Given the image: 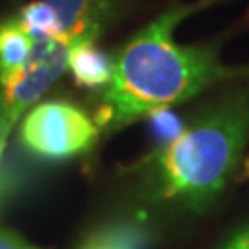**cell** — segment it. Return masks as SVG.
Listing matches in <instances>:
<instances>
[{"instance_id":"cell-11","label":"cell","mask_w":249,"mask_h":249,"mask_svg":"<svg viewBox=\"0 0 249 249\" xmlns=\"http://www.w3.org/2000/svg\"><path fill=\"white\" fill-rule=\"evenodd\" d=\"M222 249H249V229L238 231Z\"/></svg>"},{"instance_id":"cell-3","label":"cell","mask_w":249,"mask_h":249,"mask_svg":"<svg viewBox=\"0 0 249 249\" xmlns=\"http://www.w3.org/2000/svg\"><path fill=\"white\" fill-rule=\"evenodd\" d=\"M98 125L71 102H45L24 116L20 142L45 159H69L90 150L98 139Z\"/></svg>"},{"instance_id":"cell-8","label":"cell","mask_w":249,"mask_h":249,"mask_svg":"<svg viewBox=\"0 0 249 249\" xmlns=\"http://www.w3.org/2000/svg\"><path fill=\"white\" fill-rule=\"evenodd\" d=\"M18 22L34 41H46L59 37V26L52 6L46 0H36L20 9Z\"/></svg>"},{"instance_id":"cell-13","label":"cell","mask_w":249,"mask_h":249,"mask_svg":"<svg viewBox=\"0 0 249 249\" xmlns=\"http://www.w3.org/2000/svg\"><path fill=\"white\" fill-rule=\"evenodd\" d=\"M246 178H249V159L246 160Z\"/></svg>"},{"instance_id":"cell-7","label":"cell","mask_w":249,"mask_h":249,"mask_svg":"<svg viewBox=\"0 0 249 249\" xmlns=\"http://www.w3.org/2000/svg\"><path fill=\"white\" fill-rule=\"evenodd\" d=\"M34 45L36 41L28 36L18 18L0 22V81L24 69Z\"/></svg>"},{"instance_id":"cell-10","label":"cell","mask_w":249,"mask_h":249,"mask_svg":"<svg viewBox=\"0 0 249 249\" xmlns=\"http://www.w3.org/2000/svg\"><path fill=\"white\" fill-rule=\"evenodd\" d=\"M0 249H37L28 244L22 236L11 231H0Z\"/></svg>"},{"instance_id":"cell-2","label":"cell","mask_w":249,"mask_h":249,"mask_svg":"<svg viewBox=\"0 0 249 249\" xmlns=\"http://www.w3.org/2000/svg\"><path fill=\"white\" fill-rule=\"evenodd\" d=\"M249 137V98L227 100L164 144L155 157L160 196L203 209L236 170Z\"/></svg>"},{"instance_id":"cell-12","label":"cell","mask_w":249,"mask_h":249,"mask_svg":"<svg viewBox=\"0 0 249 249\" xmlns=\"http://www.w3.org/2000/svg\"><path fill=\"white\" fill-rule=\"evenodd\" d=\"M85 249H122V248H113V246H104V244H98V242H94V244L87 246Z\"/></svg>"},{"instance_id":"cell-5","label":"cell","mask_w":249,"mask_h":249,"mask_svg":"<svg viewBox=\"0 0 249 249\" xmlns=\"http://www.w3.org/2000/svg\"><path fill=\"white\" fill-rule=\"evenodd\" d=\"M52 6L59 37L76 43H94L109 20L111 0H46Z\"/></svg>"},{"instance_id":"cell-6","label":"cell","mask_w":249,"mask_h":249,"mask_svg":"<svg viewBox=\"0 0 249 249\" xmlns=\"http://www.w3.org/2000/svg\"><path fill=\"white\" fill-rule=\"evenodd\" d=\"M115 57L102 52L94 43H76L69 52V71L78 87L98 89L106 87L113 74Z\"/></svg>"},{"instance_id":"cell-4","label":"cell","mask_w":249,"mask_h":249,"mask_svg":"<svg viewBox=\"0 0 249 249\" xmlns=\"http://www.w3.org/2000/svg\"><path fill=\"white\" fill-rule=\"evenodd\" d=\"M72 41L65 37L37 41L24 69L0 81V159L8 135L22 113L52 87L69 67Z\"/></svg>"},{"instance_id":"cell-9","label":"cell","mask_w":249,"mask_h":249,"mask_svg":"<svg viewBox=\"0 0 249 249\" xmlns=\"http://www.w3.org/2000/svg\"><path fill=\"white\" fill-rule=\"evenodd\" d=\"M151 122V127H153V133L157 137V141H162V142H172L176 137H178L185 125L179 120V116L176 113H172L168 107H162V109H157L148 115Z\"/></svg>"},{"instance_id":"cell-1","label":"cell","mask_w":249,"mask_h":249,"mask_svg":"<svg viewBox=\"0 0 249 249\" xmlns=\"http://www.w3.org/2000/svg\"><path fill=\"white\" fill-rule=\"evenodd\" d=\"M201 6L190 4L164 11L116 53L96 113V125L106 133L192 98L216 81L248 72L227 69L214 48L183 46L174 41L176 26Z\"/></svg>"}]
</instances>
